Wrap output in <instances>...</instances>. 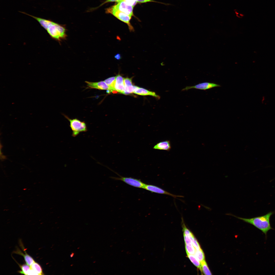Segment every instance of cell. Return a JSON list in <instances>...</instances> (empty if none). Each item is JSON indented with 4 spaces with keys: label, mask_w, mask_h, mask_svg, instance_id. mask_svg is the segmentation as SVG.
<instances>
[{
    "label": "cell",
    "mask_w": 275,
    "mask_h": 275,
    "mask_svg": "<svg viewBox=\"0 0 275 275\" xmlns=\"http://www.w3.org/2000/svg\"><path fill=\"white\" fill-rule=\"evenodd\" d=\"M189 237L193 245L196 249L198 250L201 249L199 244L194 235Z\"/></svg>",
    "instance_id": "7402d4cb"
},
{
    "label": "cell",
    "mask_w": 275,
    "mask_h": 275,
    "mask_svg": "<svg viewBox=\"0 0 275 275\" xmlns=\"http://www.w3.org/2000/svg\"><path fill=\"white\" fill-rule=\"evenodd\" d=\"M85 82L86 83L88 88L101 90H107L108 91L109 90V88L108 86L104 81L97 82H92L86 81Z\"/></svg>",
    "instance_id": "9c48e42d"
},
{
    "label": "cell",
    "mask_w": 275,
    "mask_h": 275,
    "mask_svg": "<svg viewBox=\"0 0 275 275\" xmlns=\"http://www.w3.org/2000/svg\"><path fill=\"white\" fill-rule=\"evenodd\" d=\"M200 264L199 269L202 273L206 275L212 274L205 260L201 262Z\"/></svg>",
    "instance_id": "9a60e30c"
},
{
    "label": "cell",
    "mask_w": 275,
    "mask_h": 275,
    "mask_svg": "<svg viewBox=\"0 0 275 275\" xmlns=\"http://www.w3.org/2000/svg\"><path fill=\"white\" fill-rule=\"evenodd\" d=\"M273 213V212H270L263 216L249 218L239 217L230 213L226 214L232 216L253 225L264 233L266 238L268 231L271 229L274 230L271 227L270 222V217Z\"/></svg>",
    "instance_id": "6da1fadb"
},
{
    "label": "cell",
    "mask_w": 275,
    "mask_h": 275,
    "mask_svg": "<svg viewBox=\"0 0 275 275\" xmlns=\"http://www.w3.org/2000/svg\"><path fill=\"white\" fill-rule=\"evenodd\" d=\"M194 255L200 262L205 260L204 253L201 249L199 250H196Z\"/></svg>",
    "instance_id": "ffe728a7"
},
{
    "label": "cell",
    "mask_w": 275,
    "mask_h": 275,
    "mask_svg": "<svg viewBox=\"0 0 275 275\" xmlns=\"http://www.w3.org/2000/svg\"><path fill=\"white\" fill-rule=\"evenodd\" d=\"M25 253L24 254L18 248L16 251H14L13 253L22 256L26 264L30 266L35 261L32 257L27 254L25 251Z\"/></svg>",
    "instance_id": "5bb4252c"
},
{
    "label": "cell",
    "mask_w": 275,
    "mask_h": 275,
    "mask_svg": "<svg viewBox=\"0 0 275 275\" xmlns=\"http://www.w3.org/2000/svg\"><path fill=\"white\" fill-rule=\"evenodd\" d=\"M187 254L188 257L191 262L198 268H199L201 265L200 262L197 258L195 255L194 254L188 253Z\"/></svg>",
    "instance_id": "ac0fdd59"
},
{
    "label": "cell",
    "mask_w": 275,
    "mask_h": 275,
    "mask_svg": "<svg viewBox=\"0 0 275 275\" xmlns=\"http://www.w3.org/2000/svg\"><path fill=\"white\" fill-rule=\"evenodd\" d=\"M171 148L170 142L169 140H166L159 142L153 147L154 149L158 150H170Z\"/></svg>",
    "instance_id": "4fadbf2b"
},
{
    "label": "cell",
    "mask_w": 275,
    "mask_h": 275,
    "mask_svg": "<svg viewBox=\"0 0 275 275\" xmlns=\"http://www.w3.org/2000/svg\"><path fill=\"white\" fill-rule=\"evenodd\" d=\"M125 89L124 94H128L133 93L134 86H133L132 80L128 78H124Z\"/></svg>",
    "instance_id": "7c38bea8"
},
{
    "label": "cell",
    "mask_w": 275,
    "mask_h": 275,
    "mask_svg": "<svg viewBox=\"0 0 275 275\" xmlns=\"http://www.w3.org/2000/svg\"><path fill=\"white\" fill-rule=\"evenodd\" d=\"M137 2L139 3H144L147 2H152L158 3H160L166 5H169V4H166L164 3L161 2H159L152 0H136Z\"/></svg>",
    "instance_id": "603a6c76"
},
{
    "label": "cell",
    "mask_w": 275,
    "mask_h": 275,
    "mask_svg": "<svg viewBox=\"0 0 275 275\" xmlns=\"http://www.w3.org/2000/svg\"><path fill=\"white\" fill-rule=\"evenodd\" d=\"M18 264L21 269V270L18 271V272L22 274L28 275L30 269V266L27 264H24L21 265L18 263Z\"/></svg>",
    "instance_id": "d6986e66"
},
{
    "label": "cell",
    "mask_w": 275,
    "mask_h": 275,
    "mask_svg": "<svg viewBox=\"0 0 275 275\" xmlns=\"http://www.w3.org/2000/svg\"><path fill=\"white\" fill-rule=\"evenodd\" d=\"M112 7L114 9L122 12L131 17L133 15V7L129 5L124 1L119 2L116 5Z\"/></svg>",
    "instance_id": "8992f818"
},
{
    "label": "cell",
    "mask_w": 275,
    "mask_h": 275,
    "mask_svg": "<svg viewBox=\"0 0 275 275\" xmlns=\"http://www.w3.org/2000/svg\"><path fill=\"white\" fill-rule=\"evenodd\" d=\"M185 244V250L187 253L194 254L196 250L193 245Z\"/></svg>",
    "instance_id": "44dd1931"
},
{
    "label": "cell",
    "mask_w": 275,
    "mask_h": 275,
    "mask_svg": "<svg viewBox=\"0 0 275 275\" xmlns=\"http://www.w3.org/2000/svg\"><path fill=\"white\" fill-rule=\"evenodd\" d=\"M143 189L152 193L169 195L174 198L183 197V196L176 195L170 193L155 185L145 184Z\"/></svg>",
    "instance_id": "52a82bcc"
},
{
    "label": "cell",
    "mask_w": 275,
    "mask_h": 275,
    "mask_svg": "<svg viewBox=\"0 0 275 275\" xmlns=\"http://www.w3.org/2000/svg\"><path fill=\"white\" fill-rule=\"evenodd\" d=\"M133 93L141 95H150L155 97L158 99H159L160 98V97L155 92L150 91L136 86H134V90Z\"/></svg>",
    "instance_id": "30bf717a"
},
{
    "label": "cell",
    "mask_w": 275,
    "mask_h": 275,
    "mask_svg": "<svg viewBox=\"0 0 275 275\" xmlns=\"http://www.w3.org/2000/svg\"><path fill=\"white\" fill-rule=\"evenodd\" d=\"M221 85L216 83L208 82H205L199 83L191 86H187L182 90V91L192 89H195L205 90L216 87H221Z\"/></svg>",
    "instance_id": "ba28073f"
},
{
    "label": "cell",
    "mask_w": 275,
    "mask_h": 275,
    "mask_svg": "<svg viewBox=\"0 0 275 275\" xmlns=\"http://www.w3.org/2000/svg\"><path fill=\"white\" fill-rule=\"evenodd\" d=\"M74 253H72L70 255L71 257H73V256H74Z\"/></svg>",
    "instance_id": "f1b7e54d"
},
{
    "label": "cell",
    "mask_w": 275,
    "mask_h": 275,
    "mask_svg": "<svg viewBox=\"0 0 275 275\" xmlns=\"http://www.w3.org/2000/svg\"><path fill=\"white\" fill-rule=\"evenodd\" d=\"M65 117L70 122V127L72 131V136L75 137L80 133L86 132L88 131L86 123L76 118L71 119L67 116Z\"/></svg>",
    "instance_id": "3957f363"
},
{
    "label": "cell",
    "mask_w": 275,
    "mask_h": 275,
    "mask_svg": "<svg viewBox=\"0 0 275 275\" xmlns=\"http://www.w3.org/2000/svg\"><path fill=\"white\" fill-rule=\"evenodd\" d=\"M30 268L35 271L38 275H43V270L40 265L38 263L34 262L30 266Z\"/></svg>",
    "instance_id": "e0dca14e"
},
{
    "label": "cell",
    "mask_w": 275,
    "mask_h": 275,
    "mask_svg": "<svg viewBox=\"0 0 275 275\" xmlns=\"http://www.w3.org/2000/svg\"><path fill=\"white\" fill-rule=\"evenodd\" d=\"M123 1H125L128 4L132 6L133 7L137 3L136 0H124Z\"/></svg>",
    "instance_id": "4316f807"
},
{
    "label": "cell",
    "mask_w": 275,
    "mask_h": 275,
    "mask_svg": "<svg viewBox=\"0 0 275 275\" xmlns=\"http://www.w3.org/2000/svg\"><path fill=\"white\" fill-rule=\"evenodd\" d=\"M123 1V0H106L103 3L101 4L99 6H98V7H96L95 8H92V10H94L96 9L99 8V7H100V6H102V5H103L105 3H107L110 2H117L118 3L119 2H121V1Z\"/></svg>",
    "instance_id": "cb8c5ba5"
},
{
    "label": "cell",
    "mask_w": 275,
    "mask_h": 275,
    "mask_svg": "<svg viewBox=\"0 0 275 275\" xmlns=\"http://www.w3.org/2000/svg\"><path fill=\"white\" fill-rule=\"evenodd\" d=\"M46 30L52 38L59 41L66 36L65 28L52 21Z\"/></svg>",
    "instance_id": "7a4b0ae2"
},
{
    "label": "cell",
    "mask_w": 275,
    "mask_h": 275,
    "mask_svg": "<svg viewBox=\"0 0 275 275\" xmlns=\"http://www.w3.org/2000/svg\"><path fill=\"white\" fill-rule=\"evenodd\" d=\"M184 234L189 237L193 235L192 233L185 226L183 227Z\"/></svg>",
    "instance_id": "484cf974"
},
{
    "label": "cell",
    "mask_w": 275,
    "mask_h": 275,
    "mask_svg": "<svg viewBox=\"0 0 275 275\" xmlns=\"http://www.w3.org/2000/svg\"><path fill=\"white\" fill-rule=\"evenodd\" d=\"M185 244L189 245H192L191 241L189 237L183 234Z\"/></svg>",
    "instance_id": "d4e9b609"
},
{
    "label": "cell",
    "mask_w": 275,
    "mask_h": 275,
    "mask_svg": "<svg viewBox=\"0 0 275 275\" xmlns=\"http://www.w3.org/2000/svg\"><path fill=\"white\" fill-rule=\"evenodd\" d=\"M115 88V90L124 94L125 89L124 78L119 74L116 76Z\"/></svg>",
    "instance_id": "8fae6325"
},
{
    "label": "cell",
    "mask_w": 275,
    "mask_h": 275,
    "mask_svg": "<svg viewBox=\"0 0 275 275\" xmlns=\"http://www.w3.org/2000/svg\"><path fill=\"white\" fill-rule=\"evenodd\" d=\"M105 10L106 13L112 14L118 19L126 23L130 32L134 31V28L130 22L131 17L122 12L114 9L112 6L106 8Z\"/></svg>",
    "instance_id": "277c9868"
},
{
    "label": "cell",
    "mask_w": 275,
    "mask_h": 275,
    "mask_svg": "<svg viewBox=\"0 0 275 275\" xmlns=\"http://www.w3.org/2000/svg\"><path fill=\"white\" fill-rule=\"evenodd\" d=\"M114 57L116 59L118 60H120L121 58V55L119 53L116 54L114 56Z\"/></svg>",
    "instance_id": "83f0119b"
},
{
    "label": "cell",
    "mask_w": 275,
    "mask_h": 275,
    "mask_svg": "<svg viewBox=\"0 0 275 275\" xmlns=\"http://www.w3.org/2000/svg\"><path fill=\"white\" fill-rule=\"evenodd\" d=\"M116 173L119 176V177H112L116 180H120L131 186L139 188H143L145 184L140 180L132 178L122 176Z\"/></svg>",
    "instance_id": "5b68a950"
},
{
    "label": "cell",
    "mask_w": 275,
    "mask_h": 275,
    "mask_svg": "<svg viewBox=\"0 0 275 275\" xmlns=\"http://www.w3.org/2000/svg\"><path fill=\"white\" fill-rule=\"evenodd\" d=\"M116 76L108 78L104 81L108 86L109 88V91L110 92L113 90H115V82Z\"/></svg>",
    "instance_id": "2e32d148"
}]
</instances>
